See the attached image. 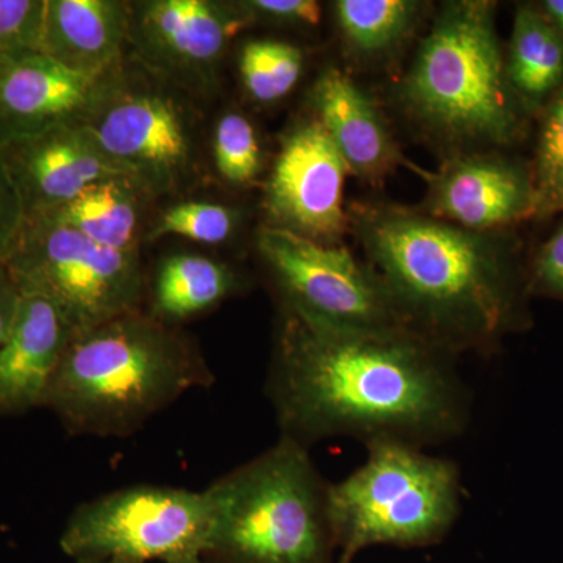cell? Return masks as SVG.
I'll list each match as a JSON object with an SVG mask.
<instances>
[{
    "label": "cell",
    "mask_w": 563,
    "mask_h": 563,
    "mask_svg": "<svg viewBox=\"0 0 563 563\" xmlns=\"http://www.w3.org/2000/svg\"><path fill=\"white\" fill-rule=\"evenodd\" d=\"M9 336L0 346V413L44 407L52 379L76 335L68 317L40 292L20 290Z\"/></svg>",
    "instance_id": "15"
},
{
    "label": "cell",
    "mask_w": 563,
    "mask_h": 563,
    "mask_svg": "<svg viewBox=\"0 0 563 563\" xmlns=\"http://www.w3.org/2000/svg\"><path fill=\"white\" fill-rule=\"evenodd\" d=\"M5 265L20 290L57 303L76 333L143 310L139 252L99 246L41 214L25 217Z\"/></svg>",
    "instance_id": "7"
},
{
    "label": "cell",
    "mask_w": 563,
    "mask_h": 563,
    "mask_svg": "<svg viewBox=\"0 0 563 563\" xmlns=\"http://www.w3.org/2000/svg\"><path fill=\"white\" fill-rule=\"evenodd\" d=\"M239 3L251 20H269L303 27H317L321 22V5L314 0H247Z\"/></svg>",
    "instance_id": "28"
},
{
    "label": "cell",
    "mask_w": 563,
    "mask_h": 563,
    "mask_svg": "<svg viewBox=\"0 0 563 563\" xmlns=\"http://www.w3.org/2000/svg\"><path fill=\"white\" fill-rule=\"evenodd\" d=\"M251 21L246 11L210 0H155L144 3L140 31L147 51L184 69L210 68Z\"/></svg>",
    "instance_id": "17"
},
{
    "label": "cell",
    "mask_w": 563,
    "mask_h": 563,
    "mask_svg": "<svg viewBox=\"0 0 563 563\" xmlns=\"http://www.w3.org/2000/svg\"><path fill=\"white\" fill-rule=\"evenodd\" d=\"M555 210H563V187L553 199V202L550 203V207H548L547 213H553Z\"/></svg>",
    "instance_id": "34"
},
{
    "label": "cell",
    "mask_w": 563,
    "mask_h": 563,
    "mask_svg": "<svg viewBox=\"0 0 563 563\" xmlns=\"http://www.w3.org/2000/svg\"><path fill=\"white\" fill-rule=\"evenodd\" d=\"M213 374L184 335L143 310L77 332L44 407L73 435L128 437Z\"/></svg>",
    "instance_id": "3"
},
{
    "label": "cell",
    "mask_w": 563,
    "mask_h": 563,
    "mask_svg": "<svg viewBox=\"0 0 563 563\" xmlns=\"http://www.w3.org/2000/svg\"><path fill=\"white\" fill-rule=\"evenodd\" d=\"M25 217L27 213L16 181L0 154V262L5 263L13 250Z\"/></svg>",
    "instance_id": "27"
},
{
    "label": "cell",
    "mask_w": 563,
    "mask_h": 563,
    "mask_svg": "<svg viewBox=\"0 0 563 563\" xmlns=\"http://www.w3.org/2000/svg\"><path fill=\"white\" fill-rule=\"evenodd\" d=\"M139 192V188L129 180H106L92 185L73 201L38 214L79 232L99 246L136 251L135 240L140 229Z\"/></svg>",
    "instance_id": "21"
},
{
    "label": "cell",
    "mask_w": 563,
    "mask_h": 563,
    "mask_svg": "<svg viewBox=\"0 0 563 563\" xmlns=\"http://www.w3.org/2000/svg\"><path fill=\"white\" fill-rule=\"evenodd\" d=\"M47 0H0V58L40 51Z\"/></svg>",
    "instance_id": "26"
},
{
    "label": "cell",
    "mask_w": 563,
    "mask_h": 563,
    "mask_svg": "<svg viewBox=\"0 0 563 563\" xmlns=\"http://www.w3.org/2000/svg\"><path fill=\"white\" fill-rule=\"evenodd\" d=\"M240 69H242L244 87L255 101L263 103L276 101L263 40L250 41L243 47Z\"/></svg>",
    "instance_id": "31"
},
{
    "label": "cell",
    "mask_w": 563,
    "mask_h": 563,
    "mask_svg": "<svg viewBox=\"0 0 563 563\" xmlns=\"http://www.w3.org/2000/svg\"><path fill=\"white\" fill-rule=\"evenodd\" d=\"M0 154L16 181L27 217L73 201L92 185L124 179L81 128L79 118L3 144Z\"/></svg>",
    "instance_id": "13"
},
{
    "label": "cell",
    "mask_w": 563,
    "mask_h": 563,
    "mask_svg": "<svg viewBox=\"0 0 563 563\" xmlns=\"http://www.w3.org/2000/svg\"><path fill=\"white\" fill-rule=\"evenodd\" d=\"M217 563H339L328 483L310 451L279 437L206 488Z\"/></svg>",
    "instance_id": "5"
},
{
    "label": "cell",
    "mask_w": 563,
    "mask_h": 563,
    "mask_svg": "<svg viewBox=\"0 0 563 563\" xmlns=\"http://www.w3.org/2000/svg\"><path fill=\"white\" fill-rule=\"evenodd\" d=\"M129 27L124 3L47 0L41 52L74 73L101 80L120 57Z\"/></svg>",
    "instance_id": "18"
},
{
    "label": "cell",
    "mask_w": 563,
    "mask_h": 563,
    "mask_svg": "<svg viewBox=\"0 0 563 563\" xmlns=\"http://www.w3.org/2000/svg\"><path fill=\"white\" fill-rule=\"evenodd\" d=\"M317 120L331 136L350 172L376 185L401 165L402 154L373 99L339 68H328L314 84Z\"/></svg>",
    "instance_id": "16"
},
{
    "label": "cell",
    "mask_w": 563,
    "mask_h": 563,
    "mask_svg": "<svg viewBox=\"0 0 563 563\" xmlns=\"http://www.w3.org/2000/svg\"><path fill=\"white\" fill-rule=\"evenodd\" d=\"M257 244L282 309L336 328L410 332L377 274L344 247L268 224Z\"/></svg>",
    "instance_id": "9"
},
{
    "label": "cell",
    "mask_w": 563,
    "mask_h": 563,
    "mask_svg": "<svg viewBox=\"0 0 563 563\" xmlns=\"http://www.w3.org/2000/svg\"><path fill=\"white\" fill-rule=\"evenodd\" d=\"M507 77L518 101L537 107L563 85V33L542 10L520 7L515 14Z\"/></svg>",
    "instance_id": "20"
},
{
    "label": "cell",
    "mask_w": 563,
    "mask_h": 563,
    "mask_svg": "<svg viewBox=\"0 0 563 563\" xmlns=\"http://www.w3.org/2000/svg\"><path fill=\"white\" fill-rule=\"evenodd\" d=\"M99 81L40 51L0 58V146L77 120L90 107Z\"/></svg>",
    "instance_id": "14"
},
{
    "label": "cell",
    "mask_w": 563,
    "mask_h": 563,
    "mask_svg": "<svg viewBox=\"0 0 563 563\" xmlns=\"http://www.w3.org/2000/svg\"><path fill=\"white\" fill-rule=\"evenodd\" d=\"M347 172L317 118L296 125L282 141L266 184L268 225L336 246L351 225L343 201Z\"/></svg>",
    "instance_id": "11"
},
{
    "label": "cell",
    "mask_w": 563,
    "mask_h": 563,
    "mask_svg": "<svg viewBox=\"0 0 563 563\" xmlns=\"http://www.w3.org/2000/svg\"><path fill=\"white\" fill-rule=\"evenodd\" d=\"M79 122L107 161L141 192L173 190L187 174V122L173 99L161 92L111 91L99 84Z\"/></svg>",
    "instance_id": "10"
},
{
    "label": "cell",
    "mask_w": 563,
    "mask_h": 563,
    "mask_svg": "<svg viewBox=\"0 0 563 563\" xmlns=\"http://www.w3.org/2000/svg\"><path fill=\"white\" fill-rule=\"evenodd\" d=\"M214 162L218 172L233 185H247L262 172L257 133L247 118L229 113L218 122L214 133Z\"/></svg>",
    "instance_id": "23"
},
{
    "label": "cell",
    "mask_w": 563,
    "mask_h": 563,
    "mask_svg": "<svg viewBox=\"0 0 563 563\" xmlns=\"http://www.w3.org/2000/svg\"><path fill=\"white\" fill-rule=\"evenodd\" d=\"M539 213H547L563 187V85L544 117L533 174Z\"/></svg>",
    "instance_id": "25"
},
{
    "label": "cell",
    "mask_w": 563,
    "mask_h": 563,
    "mask_svg": "<svg viewBox=\"0 0 563 563\" xmlns=\"http://www.w3.org/2000/svg\"><path fill=\"white\" fill-rule=\"evenodd\" d=\"M529 288L563 301V225L537 254Z\"/></svg>",
    "instance_id": "29"
},
{
    "label": "cell",
    "mask_w": 563,
    "mask_h": 563,
    "mask_svg": "<svg viewBox=\"0 0 563 563\" xmlns=\"http://www.w3.org/2000/svg\"><path fill=\"white\" fill-rule=\"evenodd\" d=\"M455 355L412 332L336 328L280 310L266 395L280 437L424 448L462 435L472 395Z\"/></svg>",
    "instance_id": "1"
},
{
    "label": "cell",
    "mask_w": 563,
    "mask_h": 563,
    "mask_svg": "<svg viewBox=\"0 0 563 563\" xmlns=\"http://www.w3.org/2000/svg\"><path fill=\"white\" fill-rule=\"evenodd\" d=\"M350 217L369 268L415 335L453 355L490 352L521 321L512 255L490 233L388 203H363Z\"/></svg>",
    "instance_id": "2"
},
{
    "label": "cell",
    "mask_w": 563,
    "mask_h": 563,
    "mask_svg": "<svg viewBox=\"0 0 563 563\" xmlns=\"http://www.w3.org/2000/svg\"><path fill=\"white\" fill-rule=\"evenodd\" d=\"M236 224L235 211L220 203L181 202L162 214L152 236L179 235L195 242L218 244L232 235Z\"/></svg>",
    "instance_id": "24"
},
{
    "label": "cell",
    "mask_w": 563,
    "mask_h": 563,
    "mask_svg": "<svg viewBox=\"0 0 563 563\" xmlns=\"http://www.w3.org/2000/svg\"><path fill=\"white\" fill-rule=\"evenodd\" d=\"M74 563H140V562L124 561V559H103V561H77Z\"/></svg>",
    "instance_id": "36"
},
{
    "label": "cell",
    "mask_w": 563,
    "mask_h": 563,
    "mask_svg": "<svg viewBox=\"0 0 563 563\" xmlns=\"http://www.w3.org/2000/svg\"><path fill=\"white\" fill-rule=\"evenodd\" d=\"M365 446V463L340 483L328 484L339 563H352L373 547L422 548L442 542L461 514L457 465L412 444Z\"/></svg>",
    "instance_id": "6"
},
{
    "label": "cell",
    "mask_w": 563,
    "mask_h": 563,
    "mask_svg": "<svg viewBox=\"0 0 563 563\" xmlns=\"http://www.w3.org/2000/svg\"><path fill=\"white\" fill-rule=\"evenodd\" d=\"M426 179L428 196L420 211L466 231L488 233L539 214L533 177L495 155H454Z\"/></svg>",
    "instance_id": "12"
},
{
    "label": "cell",
    "mask_w": 563,
    "mask_h": 563,
    "mask_svg": "<svg viewBox=\"0 0 563 563\" xmlns=\"http://www.w3.org/2000/svg\"><path fill=\"white\" fill-rule=\"evenodd\" d=\"M21 291L16 280L11 276L9 266L0 262V346L5 342L14 317H16L18 306H20Z\"/></svg>",
    "instance_id": "32"
},
{
    "label": "cell",
    "mask_w": 563,
    "mask_h": 563,
    "mask_svg": "<svg viewBox=\"0 0 563 563\" xmlns=\"http://www.w3.org/2000/svg\"><path fill=\"white\" fill-rule=\"evenodd\" d=\"M404 111L455 155L512 143L521 129L495 27V3H444L399 85Z\"/></svg>",
    "instance_id": "4"
},
{
    "label": "cell",
    "mask_w": 563,
    "mask_h": 563,
    "mask_svg": "<svg viewBox=\"0 0 563 563\" xmlns=\"http://www.w3.org/2000/svg\"><path fill=\"white\" fill-rule=\"evenodd\" d=\"M542 11L548 20L563 33V0H547L543 2Z\"/></svg>",
    "instance_id": "33"
},
{
    "label": "cell",
    "mask_w": 563,
    "mask_h": 563,
    "mask_svg": "<svg viewBox=\"0 0 563 563\" xmlns=\"http://www.w3.org/2000/svg\"><path fill=\"white\" fill-rule=\"evenodd\" d=\"M422 7L412 0H339L333 13L352 54L376 58L396 49L415 31Z\"/></svg>",
    "instance_id": "22"
},
{
    "label": "cell",
    "mask_w": 563,
    "mask_h": 563,
    "mask_svg": "<svg viewBox=\"0 0 563 563\" xmlns=\"http://www.w3.org/2000/svg\"><path fill=\"white\" fill-rule=\"evenodd\" d=\"M206 558V555H196V558H187V559H180V561H174L169 563H217L213 561H210L209 558Z\"/></svg>",
    "instance_id": "35"
},
{
    "label": "cell",
    "mask_w": 563,
    "mask_h": 563,
    "mask_svg": "<svg viewBox=\"0 0 563 563\" xmlns=\"http://www.w3.org/2000/svg\"><path fill=\"white\" fill-rule=\"evenodd\" d=\"M239 287V276L224 263L203 255H173L158 266L151 287V309L143 312L174 328L220 306Z\"/></svg>",
    "instance_id": "19"
},
{
    "label": "cell",
    "mask_w": 563,
    "mask_h": 563,
    "mask_svg": "<svg viewBox=\"0 0 563 563\" xmlns=\"http://www.w3.org/2000/svg\"><path fill=\"white\" fill-rule=\"evenodd\" d=\"M211 512L206 492L132 485L77 506L60 536L77 561L169 563L206 555Z\"/></svg>",
    "instance_id": "8"
},
{
    "label": "cell",
    "mask_w": 563,
    "mask_h": 563,
    "mask_svg": "<svg viewBox=\"0 0 563 563\" xmlns=\"http://www.w3.org/2000/svg\"><path fill=\"white\" fill-rule=\"evenodd\" d=\"M266 63L272 74L276 101L285 98L296 87L302 74L303 54L299 47L282 41L263 40Z\"/></svg>",
    "instance_id": "30"
}]
</instances>
